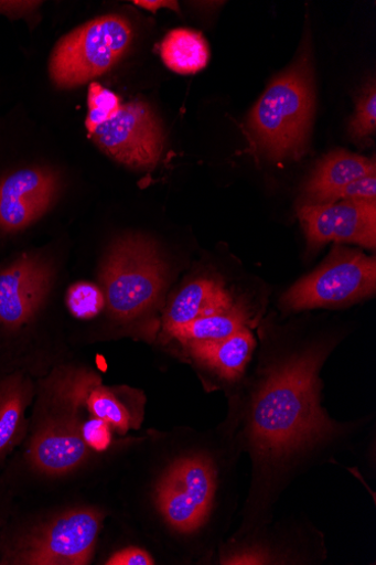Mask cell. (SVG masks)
Wrapping results in <instances>:
<instances>
[{"mask_svg": "<svg viewBox=\"0 0 376 565\" xmlns=\"http://www.w3.org/2000/svg\"><path fill=\"white\" fill-rule=\"evenodd\" d=\"M333 344L315 343L268 366L241 414L221 428L240 456L250 458V486L241 539L272 523L289 486L309 468L332 457L356 428L332 420L320 404V370Z\"/></svg>", "mask_w": 376, "mask_h": 565, "instance_id": "1", "label": "cell"}, {"mask_svg": "<svg viewBox=\"0 0 376 565\" xmlns=\"http://www.w3.org/2000/svg\"><path fill=\"white\" fill-rule=\"evenodd\" d=\"M238 459L224 437L216 450L174 458L152 489L153 508L161 522L179 536L193 537L208 529L219 512L233 519L238 502Z\"/></svg>", "mask_w": 376, "mask_h": 565, "instance_id": "2", "label": "cell"}, {"mask_svg": "<svg viewBox=\"0 0 376 565\" xmlns=\"http://www.w3.org/2000/svg\"><path fill=\"white\" fill-rule=\"evenodd\" d=\"M314 114L313 68L309 47L276 78L254 107L248 127L257 148L272 160L300 159Z\"/></svg>", "mask_w": 376, "mask_h": 565, "instance_id": "3", "label": "cell"}, {"mask_svg": "<svg viewBox=\"0 0 376 565\" xmlns=\"http://www.w3.org/2000/svg\"><path fill=\"white\" fill-rule=\"evenodd\" d=\"M168 277L153 242L137 235L119 238L107 250L98 275L107 311L122 323L143 318L163 296Z\"/></svg>", "mask_w": 376, "mask_h": 565, "instance_id": "4", "label": "cell"}, {"mask_svg": "<svg viewBox=\"0 0 376 565\" xmlns=\"http://www.w3.org/2000/svg\"><path fill=\"white\" fill-rule=\"evenodd\" d=\"M133 39L130 21L121 15L92 20L64 36L53 50L50 76L61 88H74L109 72Z\"/></svg>", "mask_w": 376, "mask_h": 565, "instance_id": "5", "label": "cell"}, {"mask_svg": "<svg viewBox=\"0 0 376 565\" xmlns=\"http://www.w3.org/2000/svg\"><path fill=\"white\" fill-rule=\"evenodd\" d=\"M43 393L49 401L71 413L85 408L90 417L122 435L137 429L142 422V395L129 387H106L92 371H58L44 382Z\"/></svg>", "mask_w": 376, "mask_h": 565, "instance_id": "6", "label": "cell"}, {"mask_svg": "<svg viewBox=\"0 0 376 565\" xmlns=\"http://www.w3.org/2000/svg\"><path fill=\"white\" fill-rule=\"evenodd\" d=\"M375 289V258L336 246L324 265L284 295L282 303L287 310L299 312L356 301Z\"/></svg>", "mask_w": 376, "mask_h": 565, "instance_id": "7", "label": "cell"}, {"mask_svg": "<svg viewBox=\"0 0 376 565\" xmlns=\"http://www.w3.org/2000/svg\"><path fill=\"white\" fill-rule=\"evenodd\" d=\"M103 513L75 509L35 529L13 555L15 564L86 565L95 552L103 527Z\"/></svg>", "mask_w": 376, "mask_h": 565, "instance_id": "8", "label": "cell"}, {"mask_svg": "<svg viewBox=\"0 0 376 565\" xmlns=\"http://www.w3.org/2000/svg\"><path fill=\"white\" fill-rule=\"evenodd\" d=\"M88 131L106 156L129 168H154L164 151L163 127L141 100L121 105L116 115Z\"/></svg>", "mask_w": 376, "mask_h": 565, "instance_id": "9", "label": "cell"}, {"mask_svg": "<svg viewBox=\"0 0 376 565\" xmlns=\"http://www.w3.org/2000/svg\"><path fill=\"white\" fill-rule=\"evenodd\" d=\"M55 267L36 252L0 266V327L18 331L41 312L56 280Z\"/></svg>", "mask_w": 376, "mask_h": 565, "instance_id": "10", "label": "cell"}, {"mask_svg": "<svg viewBox=\"0 0 376 565\" xmlns=\"http://www.w3.org/2000/svg\"><path fill=\"white\" fill-rule=\"evenodd\" d=\"M298 216L311 249H318L330 242L375 248L376 200L302 204Z\"/></svg>", "mask_w": 376, "mask_h": 565, "instance_id": "11", "label": "cell"}, {"mask_svg": "<svg viewBox=\"0 0 376 565\" xmlns=\"http://www.w3.org/2000/svg\"><path fill=\"white\" fill-rule=\"evenodd\" d=\"M61 181L44 168H25L0 180V231L20 233L41 220L55 203Z\"/></svg>", "mask_w": 376, "mask_h": 565, "instance_id": "12", "label": "cell"}, {"mask_svg": "<svg viewBox=\"0 0 376 565\" xmlns=\"http://www.w3.org/2000/svg\"><path fill=\"white\" fill-rule=\"evenodd\" d=\"M277 527L272 529L270 523L248 536L227 540L221 547V564H310L321 561L301 550H307L305 529L297 535V529ZM308 550L326 556V551Z\"/></svg>", "mask_w": 376, "mask_h": 565, "instance_id": "13", "label": "cell"}, {"mask_svg": "<svg viewBox=\"0 0 376 565\" xmlns=\"http://www.w3.org/2000/svg\"><path fill=\"white\" fill-rule=\"evenodd\" d=\"M89 454L80 423L74 417L42 423L28 451L31 465L47 476H64L76 470Z\"/></svg>", "mask_w": 376, "mask_h": 565, "instance_id": "14", "label": "cell"}, {"mask_svg": "<svg viewBox=\"0 0 376 565\" xmlns=\"http://www.w3.org/2000/svg\"><path fill=\"white\" fill-rule=\"evenodd\" d=\"M183 345L198 366L226 382H236L251 361L256 339L250 329H245L226 339L189 341Z\"/></svg>", "mask_w": 376, "mask_h": 565, "instance_id": "15", "label": "cell"}, {"mask_svg": "<svg viewBox=\"0 0 376 565\" xmlns=\"http://www.w3.org/2000/svg\"><path fill=\"white\" fill-rule=\"evenodd\" d=\"M236 303L225 286L213 279L200 278L174 297L163 318V330L230 310Z\"/></svg>", "mask_w": 376, "mask_h": 565, "instance_id": "16", "label": "cell"}, {"mask_svg": "<svg viewBox=\"0 0 376 565\" xmlns=\"http://www.w3.org/2000/svg\"><path fill=\"white\" fill-rule=\"evenodd\" d=\"M376 174L375 160L339 149L329 153L315 167L303 190V204H322L346 184Z\"/></svg>", "mask_w": 376, "mask_h": 565, "instance_id": "17", "label": "cell"}, {"mask_svg": "<svg viewBox=\"0 0 376 565\" xmlns=\"http://www.w3.org/2000/svg\"><path fill=\"white\" fill-rule=\"evenodd\" d=\"M33 393V383L25 374L0 379V457H4L22 437L25 411Z\"/></svg>", "mask_w": 376, "mask_h": 565, "instance_id": "18", "label": "cell"}, {"mask_svg": "<svg viewBox=\"0 0 376 565\" xmlns=\"http://www.w3.org/2000/svg\"><path fill=\"white\" fill-rule=\"evenodd\" d=\"M161 58L174 73L192 75L204 70L210 60V49L202 33L190 29L171 31L160 46Z\"/></svg>", "mask_w": 376, "mask_h": 565, "instance_id": "19", "label": "cell"}, {"mask_svg": "<svg viewBox=\"0 0 376 565\" xmlns=\"http://www.w3.org/2000/svg\"><path fill=\"white\" fill-rule=\"evenodd\" d=\"M245 329H250V316L245 307L235 305L226 312L201 318L163 332L168 338L183 344L189 341L226 339Z\"/></svg>", "mask_w": 376, "mask_h": 565, "instance_id": "20", "label": "cell"}, {"mask_svg": "<svg viewBox=\"0 0 376 565\" xmlns=\"http://www.w3.org/2000/svg\"><path fill=\"white\" fill-rule=\"evenodd\" d=\"M376 130V89L375 83L367 84L356 105L355 115L350 125V132L356 140L363 141Z\"/></svg>", "mask_w": 376, "mask_h": 565, "instance_id": "21", "label": "cell"}, {"mask_svg": "<svg viewBox=\"0 0 376 565\" xmlns=\"http://www.w3.org/2000/svg\"><path fill=\"white\" fill-rule=\"evenodd\" d=\"M122 103L119 96L97 84L89 87L87 129L111 118L120 109Z\"/></svg>", "mask_w": 376, "mask_h": 565, "instance_id": "22", "label": "cell"}, {"mask_svg": "<svg viewBox=\"0 0 376 565\" xmlns=\"http://www.w3.org/2000/svg\"><path fill=\"white\" fill-rule=\"evenodd\" d=\"M345 200H376V174L357 179L333 192L324 203Z\"/></svg>", "mask_w": 376, "mask_h": 565, "instance_id": "23", "label": "cell"}, {"mask_svg": "<svg viewBox=\"0 0 376 565\" xmlns=\"http://www.w3.org/2000/svg\"><path fill=\"white\" fill-rule=\"evenodd\" d=\"M80 430L90 449L103 450L111 443L112 428L101 420L90 417L89 420L80 424Z\"/></svg>", "mask_w": 376, "mask_h": 565, "instance_id": "24", "label": "cell"}, {"mask_svg": "<svg viewBox=\"0 0 376 565\" xmlns=\"http://www.w3.org/2000/svg\"><path fill=\"white\" fill-rule=\"evenodd\" d=\"M107 565H152L154 558L149 552L137 546L125 547L116 552L109 559Z\"/></svg>", "mask_w": 376, "mask_h": 565, "instance_id": "25", "label": "cell"}, {"mask_svg": "<svg viewBox=\"0 0 376 565\" xmlns=\"http://www.w3.org/2000/svg\"><path fill=\"white\" fill-rule=\"evenodd\" d=\"M39 7L36 2H0V15L23 19L33 14Z\"/></svg>", "mask_w": 376, "mask_h": 565, "instance_id": "26", "label": "cell"}, {"mask_svg": "<svg viewBox=\"0 0 376 565\" xmlns=\"http://www.w3.org/2000/svg\"><path fill=\"white\" fill-rule=\"evenodd\" d=\"M133 4L147 11H150L153 14L157 13L159 10L163 9H170L178 13L180 12L179 3L170 2V0H153V2H149V0H146V2H140V0H137V2H135Z\"/></svg>", "mask_w": 376, "mask_h": 565, "instance_id": "27", "label": "cell"}]
</instances>
